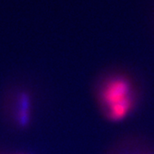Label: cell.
<instances>
[{"label": "cell", "instance_id": "6da1fadb", "mask_svg": "<svg viewBox=\"0 0 154 154\" xmlns=\"http://www.w3.org/2000/svg\"><path fill=\"white\" fill-rule=\"evenodd\" d=\"M98 97L105 115L111 121L123 120L134 105L132 84L122 75L105 79L99 88Z\"/></svg>", "mask_w": 154, "mask_h": 154}, {"label": "cell", "instance_id": "7a4b0ae2", "mask_svg": "<svg viewBox=\"0 0 154 154\" xmlns=\"http://www.w3.org/2000/svg\"><path fill=\"white\" fill-rule=\"evenodd\" d=\"M30 115V98L28 94L22 93L18 95L17 100V121L19 125L25 127L28 125Z\"/></svg>", "mask_w": 154, "mask_h": 154}]
</instances>
